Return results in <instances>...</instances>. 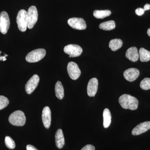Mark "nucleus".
<instances>
[{
	"label": "nucleus",
	"mask_w": 150,
	"mask_h": 150,
	"mask_svg": "<svg viewBox=\"0 0 150 150\" xmlns=\"http://www.w3.org/2000/svg\"><path fill=\"white\" fill-rule=\"evenodd\" d=\"M64 52L71 57H76L80 56L83 52L82 48L76 44H69L64 48Z\"/></svg>",
	"instance_id": "obj_6"
},
{
	"label": "nucleus",
	"mask_w": 150,
	"mask_h": 150,
	"mask_svg": "<svg viewBox=\"0 0 150 150\" xmlns=\"http://www.w3.org/2000/svg\"><path fill=\"white\" fill-rule=\"evenodd\" d=\"M140 61L142 62H148L150 60V51L145 48H140L139 51Z\"/></svg>",
	"instance_id": "obj_20"
},
{
	"label": "nucleus",
	"mask_w": 150,
	"mask_h": 150,
	"mask_svg": "<svg viewBox=\"0 0 150 150\" xmlns=\"http://www.w3.org/2000/svg\"><path fill=\"white\" fill-rule=\"evenodd\" d=\"M26 150H38L34 146L31 145H28L26 146Z\"/></svg>",
	"instance_id": "obj_28"
},
{
	"label": "nucleus",
	"mask_w": 150,
	"mask_h": 150,
	"mask_svg": "<svg viewBox=\"0 0 150 150\" xmlns=\"http://www.w3.org/2000/svg\"><path fill=\"white\" fill-rule=\"evenodd\" d=\"M95 148L93 145L88 144L84 146L81 150H95Z\"/></svg>",
	"instance_id": "obj_27"
},
{
	"label": "nucleus",
	"mask_w": 150,
	"mask_h": 150,
	"mask_svg": "<svg viewBox=\"0 0 150 150\" xmlns=\"http://www.w3.org/2000/svg\"><path fill=\"white\" fill-rule=\"evenodd\" d=\"M123 44V41L121 39H112L109 42V47L112 51H115L120 49Z\"/></svg>",
	"instance_id": "obj_19"
},
{
	"label": "nucleus",
	"mask_w": 150,
	"mask_h": 150,
	"mask_svg": "<svg viewBox=\"0 0 150 150\" xmlns=\"http://www.w3.org/2000/svg\"><path fill=\"white\" fill-rule=\"evenodd\" d=\"M140 74L139 70L135 68H130L123 73V76L126 80L133 82L139 77Z\"/></svg>",
	"instance_id": "obj_12"
},
{
	"label": "nucleus",
	"mask_w": 150,
	"mask_h": 150,
	"mask_svg": "<svg viewBox=\"0 0 150 150\" xmlns=\"http://www.w3.org/2000/svg\"><path fill=\"white\" fill-rule=\"evenodd\" d=\"M68 23L71 27L75 29L83 30L86 28V23L85 21L82 18H72L69 19Z\"/></svg>",
	"instance_id": "obj_8"
},
{
	"label": "nucleus",
	"mask_w": 150,
	"mask_h": 150,
	"mask_svg": "<svg viewBox=\"0 0 150 150\" xmlns=\"http://www.w3.org/2000/svg\"><path fill=\"white\" fill-rule=\"evenodd\" d=\"M144 10L145 11H146L149 10L150 9V5L149 4H146L144 6Z\"/></svg>",
	"instance_id": "obj_29"
},
{
	"label": "nucleus",
	"mask_w": 150,
	"mask_h": 150,
	"mask_svg": "<svg viewBox=\"0 0 150 150\" xmlns=\"http://www.w3.org/2000/svg\"><path fill=\"white\" fill-rule=\"evenodd\" d=\"M98 84V80L96 78H92L90 80L87 88L88 95L89 96H95L97 92Z\"/></svg>",
	"instance_id": "obj_13"
},
{
	"label": "nucleus",
	"mask_w": 150,
	"mask_h": 150,
	"mask_svg": "<svg viewBox=\"0 0 150 150\" xmlns=\"http://www.w3.org/2000/svg\"><path fill=\"white\" fill-rule=\"evenodd\" d=\"M56 146L59 149H62L65 144V139L63 131L61 129L57 130L55 135Z\"/></svg>",
	"instance_id": "obj_16"
},
{
	"label": "nucleus",
	"mask_w": 150,
	"mask_h": 150,
	"mask_svg": "<svg viewBox=\"0 0 150 150\" xmlns=\"http://www.w3.org/2000/svg\"><path fill=\"white\" fill-rule=\"evenodd\" d=\"M42 119L44 127L46 129H49L51 124V109L48 106H46L43 109Z\"/></svg>",
	"instance_id": "obj_14"
},
{
	"label": "nucleus",
	"mask_w": 150,
	"mask_h": 150,
	"mask_svg": "<svg viewBox=\"0 0 150 150\" xmlns=\"http://www.w3.org/2000/svg\"><path fill=\"white\" fill-rule=\"evenodd\" d=\"M16 22L19 30L22 32L26 31L28 27L27 12L22 9L18 12L16 18Z\"/></svg>",
	"instance_id": "obj_5"
},
{
	"label": "nucleus",
	"mask_w": 150,
	"mask_h": 150,
	"mask_svg": "<svg viewBox=\"0 0 150 150\" xmlns=\"http://www.w3.org/2000/svg\"><path fill=\"white\" fill-rule=\"evenodd\" d=\"M9 103L8 99L6 97L0 96V110L6 107Z\"/></svg>",
	"instance_id": "obj_25"
},
{
	"label": "nucleus",
	"mask_w": 150,
	"mask_h": 150,
	"mask_svg": "<svg viewBox=\"0 0 150 150\" xmlns=\"http://www.w3.org/2000/svg\"><path fill=\"white\" fill-rule=\"evenodd\" d=\"M40 78L38 75L35 74L28 81L25 86V91L28 94H30L34 91L38 86Z\"/></svg>",
	"instance_id": "obj_10"
},
{
	"label": "nucleus",
	"mask_w": 150,
	"mask_h": 150,
	"mask_svg": "<svg viewBox=\"0 0 150 150\" xmlns=\"http://www.w3.org/2000/svg\"><path fill=\"white\" fill-rule=\"evenodd\" d=\"M8 121L13 126H22L25 124L26 117L23 111L16 110L11 114L9 117Z\"/></svg>",
	"instance_id": "obj_2"
},
{
	"label": "nucleus",
	"mask_w": 150,
	"mask_h": 150,
	"mask_svg": "<svg viewBox=\"0 0 150 150\" xmlns=\"http://www.w3.org/2000/svg\"><path fill=\"white\" fill-rule=\"evenodd\" d=\"M145 11L144 10V8H138L135 11V13H136V14L139 16H141L143 15Z\"/></svg>",
	"instance_id": "obj_26"
},
{
	"label": "nucleus",
	"mask_w": 150,
	"mask_h": 150,
	"mask_svg": "<svg viewBox=\"0 0 150 150\" xmlns=\"http://www.w3.org/2000/svg\"><path fill=\"white\" fill-rule=\"evenodd\" d=\"M5 142L6 146L11 149H13L16 147V144L14 141L11 137L7 136L5 139Z\"/></svg>",
	"instance_id": "obj_24"
},
{
	"label": "nucleus",
	"mask_w": 150,
	"mask_h": 150,
	"mask_svg": "<svg viewBox=\"0 0 150 150\" xmlns=\"http://www.w3.org/2000/svg\"><path fill=\"white\" fill-rule=\"evenodd\" d=\"M10 25V21L8 14L5 11L0 13V32L6 34L8 32Z\"/></svg>",
	"instance_id": "obj_7"
},
{
	"label": "nucleus",
	"mask_w": 150,
	"mask_h": 150,
	"mask_svg": "<svg viewBox=\"0 0 150 150\" xmlns=\"http://www.w3.org/2000/svg\"><path fill=\"white\" fill-rule=\"evenodd\" d=\"M140 86L144 90L150 89V78H146L141 81Z\"/></svg>",
	"instance_id": "obj_23"
},
{
	"label": "nucleus",
	"mask_w": 150,
	"mask_h": 150,
	"mask_svg": "<svg viewBox=\"0 0 150 150\" xmlns=\"http://www.w3.org/2000/svg\"><path fill=\"white\" fill-rule=\"evenodd\" d=\"M150 129V121H146L140 123L133 129L132 134L134 136H138L145 133Z\"/></svg>",
	"instance_id": "obj_11"
},
{
	"label": "nucleus",
	"mask_w": 150,
	"mask_h": 150,
	"mask_svg": "<svg viewBox=\"0 0 150 150\" xmlns=\"http://www.w3.org/2000/svg\"><path fill=\"white\" fill-rule=\"evenodd\" d=\"M28 28L32 29L36 23L38 19V12L36 7L33 6L28 8L27 12Z\"/></svg>",
	"instance_id": "obj_4"
},
{
	"label": "nucleus",
	"mask_w": 150,
	"mask_h": 150,
	"mask_svg": "<svg viewBox=\"0 0 150 150\" xmlns=\"http://www.w3.org/2000/svg\"><path fill=\"white\" fill-rule=\"evenodd\" d=\"M126 56L131 62H137L139 60V56L137 47H132L129 48L126 51Z\"/></svg>",
	"instance_id": "obj_15"
},
{
	"label": "nucleus",
	"mask_w": 150,
	"mask_h": 150,
	"mask_svg": "<svg viewBox=\"0 0 150 150\" xmlns=\"http://www.w3.org/2000/svg\"><path fill=\"white\" fill-rule=\"evenodd\" d=\"M67 71L70 77L74 80L77 79L80 76L81 70L75 62H70L68 64Z\"/></svg>",
	"instance_id": "obj_9"
},
{
	"label": "nucleus",
	"mask_w": 150,
	"mask_h": 150,
	"mask_svg": "<svg viewBox=\"0 0 150 150\" xmlns=\"http://www.w3.org/2000/svg\"><path fill=\"white\" fill-rule=\"evenodd\" d=\"M5 56H0V61H3L4 62V61L6 60V56H8V55L5 54Z\"/></svg>",
	"instance_id": "obj_30"
},
{
	"label": "nucleus",
	"mask_w": 150,
	"mask_h": 150,
	"mask_svg": "<svg viewBox=\"0 0 150 150\" xmlns=\"http://www.w3.org/2000/svg\"><path fill=\"white\" fill-rule=\"evenodd\" d=\"M1 51H0V54H1Z\"/></svg>",
	"instance_id": "obj_32"
},
{
	"label": "nucleus",
	"mask_w": 150,
	"mask_h": 150,
	"mask_svg": "<svg viewBox=\"0 0 150 150\" xmlns=\"http://www.w3.org/2000/svg\"><path fill=\"white\" fill-rule=\"evenodd\" d=\"M55 91L56 96L57 98L60 100L64 98V87L60 81H58L56 82L55 85Z\"/></svg>",
	"instance_id": "obj_17"
},
{
	"label": "nucleus",
	"mask_w": 150,
	"mask_h": 150,
	"mask_svg": "<svg viewBox=\"0 0 150 150\" xmlns=\"http://www.w3.org/2000/svg\"><path fill=\"white\" fill-rule=\"evenodd\" d=\"M119 104L124 109L135 110L137 109L139 101L136 98L127 94L122 95L118 100Z\"/></svg>",
	"instance_id": "obj_1"
},
{
	"label": "nucleus",
	"mask_w": 150,
	"mask_h": 150,
	"mask_svg": "<svg viewBox=\"0 0 150 150\" xmlns=\"http://www.w3.org/2000/svg\"><path fill=\"white\" fill-rule=\"evenodd\" d=\"M111 12L110 10H95L93 13V16L97 18L103 19L106 17L109 16L111 15Z\"/></svg>",
	"instance_id": "obj_22"
},
{
	"label": "nucleus",
	"mask_w": 150,
	"mask_h": 150,
	"mask_svg": "<svg viewBox=\"0 0 150 150\" xmlns=\"http://www.w3.org/2000/svg\"><path fill=\"white\" fill-rule=\"evenodd\" d=\"M147 34L148 35H149V36L150 37V28H149V29L148 30Z\"/></svg>",
	"instance_id": "obj_31"
},
{
	"label": "nucleus",
	"mask_w": 150,
	"mask_h": 150,
	"mask_svg": "<svg viewBox=\"0 0 150 150\" xmlns=\"http://www.w3.org/2000/svg\"><path fill=\"white\" fill-rule=\"evenodd\" d=\"M46 55V50L43 48L35 49L29 52L25 57V60L29 63H35L42 60Z\"/></svg>",
	"instance_id": "obj_3"
},
{
	"label": "nucleus",
	"mask_w": 150,
	"mask_h": 150,
	"mask_svg": "<svg viewBox=\"0 0 150 150\" xmlns=\"http://www.w3.org/2000/svg\"><path fill=\"white\" fill-rule=\"evenodd\" d=\"M103 127L108 128L110 125L111 121V115L108 108H105L103 112Z\"/></svg>",
	"instance_id": "obj_18"
},
{
	"label": "nucleus",
	"mask_w": 150,
	"mask_h": 150,
	"mask_svg": "<svg viewBox=\"0 0 150 150\" xmlns=\"http://www.w3.org/2000/svg\"><path fill=\"white\" fill-rule=\"evenodd\" d=\"M100 29L104 30H110L114 29L115 27V21H113L105 22L100 23L99 25Z\"/></svg>",
	"instance_id": "obj_21"
}]
</instances>
